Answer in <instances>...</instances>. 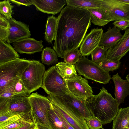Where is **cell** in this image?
<instances>
[{"label": "cell", "instance_id": "obj_2", "mask_svg": "<svg viewBox=\"0 0 129 129\" xmlns=\"http://www.w3.org/2000/svg\"><path fill=\"white\" fill-rule=\"evenodd\" d=\"M86 105L93 116L103 125L111 123L119 110L117 100L103 87L99 93L86 101Z\"/></svg>", "mask_w": 129, "mask_h": 129}, {"label": "cell", "instance_id": "obj_8", "mask_svg": "<svg viewBox=\"0 0 129 129\" xmlns=\"http://www.w3.org/2000/svg\"><path fill=\"white\" fill-rule=\"evenodd\" d=\"M28 98L35 122L51 127L48 117V112L51 108V104L47 97L36 92L31 94Z\"/></svg>", "mask_w": 129, "mask_h": 129}, {"label": "cell", "instance_id": "obj_40", "mask_svg": "<svg viewBox=\"0 0 129 129\" xmlns=\"http://www.w3.org/2000/svg\"><path fill=\"white\" fill-rule=\"evenodd\" d=\"M37 123L34 122L29 123L17 129H37Z\"/></svg>", "mask_w": 129, "mask_h": 129}, {"label": "cell", "instance_id": "obj_43", "mask_svg": "<svg viewBox=\"0 0 129 129\" xmlns=\"http://www.w3.org/2000/svg\"><path fill=\"white\" fill-rule=\"evenodd\" d=\"M126 78L129 82V74L126 76Z\"/></svg>", "mask_w": 129, "mask_h": 129}, {"label": "cell", "instance_id": "obj_41", "mask_svg": "<svg viewBox=\"0 0 129 129\" xmlns=\"http://www.w3.org/2000/svg\"><path fill=\"white\" fill-rule=\"evenodd\" d=\"M39 129H53L51 127L46 126L40 123H36Z\"/></svg>", "mask_w": 129, "mask_h": 129}, {"label": "cell", "instance_id": "obj_11", "mask_svg": "<svg viewBox=\"0 0 129 129\" xmlns=\"http://www.w3.org/2000/svg\"><path fill=\"white\" fill-rule=\"evenodd\" d=\"M103 7L111 21L129 19V5L119 0H103Z\"/></svg>", "mask_w": 129, "mask_h": 129}, {"label": "cell", "instance_id": "obj_29", "mask_svg": "<svg viewBox=\"0 0 129 129\" xmlns=\"http://www.w3.org/2000/svg\"><path fill=\"white\" fill-rule=\"evenodd\" d=\"M82 56L80 50L77 49L66 53L64 55L63 60L65 62L75 65Z\"/></svg>", "mask_w": 129, "mask_h": 129}, {"label": "cell", "instance_id": "obj_15", "mask_svg": "<svg viewBox=\"0 0 129 129\" xmlns=\"http://www.w3.org/2000/svg\"><path fill=\"white\" fill-rule=\"evenodd\" d=\"M42 42V40L38 41L28 38L19 40L13 43V45L17 52L31 54L42 51L44 47Z\"/></svg>", "mask_w": 129, "mask_h": 129}, {"label": "cell", "instance_id": "obj_28", "mask_svg": "<svg viewBox=\"0 0 129 129\" xmlns=\"http://www.w3.org/2000/svg\"><path fill=\"white\" fill-rule=\"evenodd\" d=\"M48 120L53 129H67L63 122L51 107L48 112Z\"/></svg>", "mask_w": 129, "mask_h": 129}, {"label": "cell", "instance_id": "obj_12", "mask_svg": "<svg viewBox=\"0 0 129 129\" xmlns=\"http://www.w3.org/2000/svg\"><path fill=\"white\" fill-rule=\"evenodd\" d=\"M7 36L6 41L10 44L19 40L29 38L30 32L28 26L24 23L13 18L8 20Z\"/></svg>", "mask_w": 129, "mask_h": 129}, {"label": "cell", "instance_id": "obj_20", "mask_svg": "<svg viewBox=\"0 0 129 129\" xmlns=\"http://www.w3.org/2000/svg\"><path fill=\"white\" fill-rule=\"evenodd\" d=\"M87 10L90 14L91 22L94 25L104 26L112 21L110 16L103 7Z\"/></svg>", "mask_w": 129, "mask_h": 129}, {"label": "cell", "instance_id": "obj_30", "mask_svg": "<svg viewBox=\"0 0 129 129\" xmlns=\"http://www.w3.org/2000/svg\"><path fill=\"white\" fill-rule=\"evenodd\" d=\"M108 49L104 46L100 45L96 48L91 53V60L98 63L105 58Z\"/></svg>", "mask_w": 129, "mask_h": 129}, {"label": "cell", "instance_id": "obj_36", "mask_svg": "<svg viewBox=\"0 0 129 129\" xmlns=\"http://www.w3.org/2000/svg\"><path fill=\"white\" fill-rule=\"evenodd\" d=\"M51 106L52 109L61 120L67 129H76L66 120L54 105L51 103Z\"/></svg>", "mask_w": 129, "mask_h": 129}, {"label": "cell", "instance_id": "obj_16", "mask_svg": "<svg viewBox=\"0 0 129 129\" xmlns=\"http://www.w3.org/2000/svg\"><path fill=\"white\" fill-rule=\"evenodd\" d=\"M66 4V0H33L37 10L53 15L61 12Z\"/></svg>", "mask_w": 129, "mask_h": 129}, {"label": "cell", "instance_id": "obj_10", "mask_svg": "<svg viewBox=\"0 0 129 129\" xmlns=\"http://www.w3.org/2000/svg\"><path fill=\"white\" fill-rule=\"evenodd\" d=\"M66 82L70 91L78 98L86 101L93 95L88 81L81 76H75Z\"/></svg>", "mask_w": 129, "mask_h": 129}, {"label": "cell", "instance_id": "obj_1", "mask_svg": "<svg viewBox=\"0 0 129 129\" xmlns=\"http://www.w3.org/2000/svg\"><path fill=\"white\" fill-rule=\"evenodd\" d=\"M53 49L58 57L78 49L91 25L90 14L87 9L67 5L57 17Z\"/></svg>", "mask_w": 129, "mask_h": 129}, {"label": "cell", "instance_id": "obj_4", "mask_svg": "<svg viewBox=\"0 0 129 129\" xmlns=\"http://www.w3.org/2000/svg\"><path fill=\"white\" fill-rule=\"evenodd\" d=\"M75 67L79 75L96 82L106 84L111 79L108 72L85 56L81 57Z\"/></svg>", "mask_w": 129, "mask_h": 129}, {"label": "cell", "instance_id": "obj_38", "mask_svg": "<svg viewBox=\"0 0 129 129\" xmlns=\"http://www.w3.org/2000/svg\"><path fill=\"white\" fill-rule=\"evenodd\" d=\"M15 87H12L5 91L0 94V97L7 98L14 96Z\"/></svg>", "mask_w": 129, "mask_h": 129}, {"label": "cell", "instance_id": "obj_17", "mask_svg": "<svg viewBox=\"0 0 129 129\" xmlns=\"http://www.w3.org/2000/svg\"><path fill=\"white\" fill-rule=\"evenodd\" d=\"M58 96L67 104L78 112L85 120L93 116L86 105V101L67 94Z\"/></svg>", "mask_w": 129, "mask_h": 129}, {"label": "cell", "instance_id": "obj_18", "mask_svg": "<svg viewBox=\"0 0 129 129\" xmlns=\"http://www.w3.org/2000/svg\"><path fill=\"white\" fill-rule=\"evenodd\" d=\"M111 79L114 84L115 99L119 105L129 95V82L127 79H122L118 73L113 75Z\"/></svg>", "mask_w": 129, "mask_h": 129}, {"label": "cell", "instance_id": "obj_14", "mask_svg": "<svg viewBox=\"0 0 129 129\" xmlns=\"http://www.w3.org/2000/svg\"><path fill=\"white\" fill-rule=\"evenodd\" d=\"M103 31L102 28H94L86 35L80 46V51L82 56H88L99 46Z\"/></svg>", "mask_w": 129, "mask_h": 129}, {"label": "cell", "instance_id": "obj_39", "mask_svg": "<svg viewBox=\"0 0 129 129\" xmlns=\"http://www.w3.org/2000/svg\"><path fill=\"white\" fill-rule=\"evenodd\" d=\"M8 28L0 27V40L6 41L7 36Z\"/></svg>", "mask_w": 129, "mask_h": 129}, {"label": "cell", "instance_id": "obj_23", "mask_svg": "<svg viewBox=\"0 0 129 129\" xmlns=\"http://www.w3.org/2000/svg\"><path fill=\"white\" fill-rule=\"evenodd\" d=\"M67 5L88 9L103 7V0H66Z\"/></svg>", "mask_w": 129, "mask_h": 129}, {"label": "cell", "instance_id": "obj_25", "mask_svg": "<svg viewBox=\"0 0 129 129\" xmlns=\"http://www.w3.org/2000/svg\"><path fill=\"white\" fill-rule=\"evenodd\" d=\"M129 123V106L119 109L113 120L112 129H120Z\"/></svg>", "mask_w": 129, "mask_h": 129}, {"label": "cell", "instance_id": "obj_46", "mask_svg": "<svg viewBox=\"0 0 129 129\" xmlns=\"http://www.w3.org/2000/svg\"><path fill=\"white\" fill-rule=\"evenodd\" d=\"M37 129H39V128H38H38H37Z\"/></svg>", "mask_w": 129, "mask_h": 129}, {"label": "cell", "instance_id": "obj_45", "mask_svg": "<svg viewBox=\"0 0 129 129\" xmlns=\"http://www.w3.org/2000/svg\"><path fill=\"white\" fill-rule=\"evenodd\" d=\"M126 127H128L129 128V123H128V124L127 125Z\"/></svg>", "mask_w": 129, "mask_h": 129}, {"label": "cell", "instance_id": "obj_24", "mask_svg": "<svg viewBox=\"0 0 129 129\" xmlns=\"http://www.w3.org/2000/svg\"><path fill=\"white\" fill-rule=\"evenodd\" d=\"M55 66L58 73L66 81L77 75L75 65L64 62H58Z\"/></svg>", "mask_w": 129, "mask_h": 129}, {"label": "cell", "instance_id": "obj_35", "mask_svg": "<svg viewBox=\"0 0 129 129\" xmlns=\"http://www.w3.org/2000/svg\"><path fill=\"white\" fill-rule=\"evenodd\" d=\"M113 24L120 30H125L129 27V19H122L115 21Z\"/></svg>", "mask_w": 129, "mask_h": 129}, {"label": "cell", "instance_id": "obj_42", "mask_svg": "<svg viewBox=\"0 0 129 129\" xmlns=\"http://www.w3.org/2000/svg\"><path fill=\"white\" fill-rule=\"evenodd\" d=\"M120 1L125 3L129 5V0H119Z\"/></svg>", "mask_w": 129, "mask_h": 129}, {"label": "cell", "instance_id": "obj_3", "mask_svg": "<svg viewBox=\"0 0 129 129\" xmlns=\"http://www.w3.org/2000/svg\"><path fill=\"white\" fill-rule=\"evenodd\" d=\"M30 60L19 58L0 65V94L15 86Z\"/></svg>", "mask_w": 129, "mask_h": 129}, {"label": "cell", "instance_id": "obj_34", "mask_svg": "<svg viewBox=\"0 0 129 129\" xmlns=\"http://www.w3.org/2000/svg\"><path fill=\"white\" fill-rule=\"evenodd\" d=\"M86 121L89 129H104L101 121L94 116L86 120Z\"/></svg>", "mask_w": 129, "mask_h": 129}, {"label": "cell", "instance_id": "obj_32", "mask_svg": "<svg viewBox=\"0 0 129 129\" xmlns=\"http://www.w3.org/2000/svg\"><path fill=\"white\" fill-rule=\"evenodd\" d=\"M104 70L108 72L118 69L120 66L121 62L119 61H112L104 58L97 63Z\"/></svg>", "mask_w": 129, "mask_h": 129}, {"label": "cell", "instance_id": "obj_5", "mask_svg": "<svg viewBox=\"0 0 129 129\" xmlns=\"http://www.w3.org/2000/svg\"><path fill=\"white\" fill-rule=\"evenodd\" d=\"M41 88L47 94L60 96L67 94L74 96L69 90L66 81L58 72L55 65L45 71Z\"/></svg>", "mask_w": 129, "mask_h": 129}, {"label": "cell", "instance_id": "obj_21", "mask_svg": "<svg viewBox=\"0 0 129 129\" xmlns=\"http://www.w3.org/2000/svg\"><path fill=\"white\" fill-rule=\"evenodd\" d=\"M0 40V65L17 58L19 55L10 44Z\"/></svg>", "mask_w": 129, "mask_h": 129}, {"label": "cell", "instance_id": "obj_26", "mask_svg": "<svg viewBox=\"0 0 129 129\" xmlns=\"http://www.w3.org/2000/svg\"><path fill=\"white\" fill-rule=\"evenodd\" d=\"M57 19V17L53 15L48 18L45 33V39L48 42L51 43L54 40Z\"/></svg>", "mask_w": 129, "mask_h": 129}, {"label": "cell", "instance_id": "obj_37", "mask_svg": "<svg viewBox=\"0 0 129 129\" xmlns=\"http://www.w3.org/2000/svg\"><path fill=\"white\" fill-rule=\"evenodd\" d=\"M10 1L19 6L21 5H24L27 6L33 5V0H10Z\"/></svg>", "mask_w": 129, "mask_h": 129}, {"label": "cell", "instance_id": "obj_7", "mask_svg": "<svg viewBox=\"0 0 129 129\" xmlns=\"http://www.w3.org/2000/svg\"><path fill=\"white\" fill-rule=\"evenodd\" d=\"M45 67L40 61L30 60L23 72L21 80L29 93L41 87Z\"/></svg>", "mask_w": 129, "mask_h": 129}, {"label": "cell", "instance_id": "obj_31", "mask_svg": "<svg viewBox=\"0 0 129 129\" xmlns=\"http://www.w3.org/2000/svg\"><path fill=\"white\" fill-rule=\"evenodd\" d=\"M10 1L8 0L0 2V14L8 20L12 18V9L13 6L11 5Z\"/></svg>", "mask_w": 129, "mask_h": 129}, {"label": "cell", "instance_id": "obj_27", "mask_svg": "<svg viewBox=\"0 0 129 129\" xmlns=\"http://www.w3.org/2000/svg\"><path fill=\"white\" fill-rule=\"evenodd\" d=\"M57 56L53 49L46 47L43 49L41 53L42 63L48 66L55 64L58 61Z\"/></svg>", "mask_w": 129, "mask_h": 129}, {"label": "cell", "instance_id": "obj_33", "mask_svg": "<svg viewBox=\"0 0 129 129\" xmlns=\"http://www.w3.org/2000/svg\"><path fill=\"white\" fill-rule=\"evenodd\" d=\"M14 95L28 97L30 94L20 79L16 84L14 91Z\"/></svg>", "mask_w": 129, "mask_h": 129}, {"label": "cell", "instance_id": "obj_19", "mask_svg": "<svg viewBox=\"0 0 129 129\" xmlns=\"http://www.w3.org/2000/svg\"><path fill=\"white\" fill-rule=\"evenodd\" d=\"M122 36L119 28L115 26L112 28L109 26L107 31L103 33L99 46H104L108 49L116 45Z\"/></svg>", "mask_w": 129, "mask_h": 129}, {"label": "cell", "instance_id": "obj_44", "mask_svg": "<svg viewBox=\"0 0 129 129\" xmlns=\"http://www.w3.org/2000/svg\"><path fill=\"white\" fill-rule=\"evenodd\" d=\"M120 129H129V128L127 127H122Z\"/></svg>", "mask_w": 129, "mask_h": 129}, {"label": "cell", "instance_id": "obj_9", "mask_svg": "<svg viewBox=\"0 0 129 129\" xmlns=\"http://www.w3.org/2000/svg\"><path fill=\"white\" fill-rule=\"evenodd\" d=\"M8 112L32 115L28 97L16 95L7 98L0 97V114Z\"/></svg>", "mask_w": 129, "mask_h": 129}, {"label": "cell", "instance_id": "obj_6", "mask_svg": "<svg viewBox=\"0 0 129 129\" xmlns=\"http://www.w3.org/2000/svg\"><path fill=\"white\" fill-rule=\"evenodd\" d=\"M47 97L64 118L76 129H89L85 120L76 110L58 96L48 94Z\"/></svg>", "mask_w": 129, "mask_h": 129}, {"label": "cell", "instance_id": "obj_13", "mask_svg": "<svg viewBox=\"0 0 129 129\" xmlns=\"http://www.w3.org/2000/svg\"><path fill=\"white\" fill-rule=\"evenodd\" d=\"M129 51V28L125 30L121 39L114 46L108 49L105 58L112 61H119Z\"/></svg>", "mask_w": 129, "mask_h": 129}, {"label": "cell", "instance_id": "obj_22", "mask_svg": "<svg viewBox=\"0 0 129 129\" xmlns=\"http://www.w3.org/2000/svg\"><path fill=\"white\" fill-rule=\"evenodd\" d=\"M23 119H31L34 121L31 114L8 112L0 114V128L8 125Z\"/></svg>", "mask_w": 129, "mask_h": 129}]
</instances>
